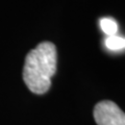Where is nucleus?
Segmentation results:
<instances>
[{
    "mask_svg": "<svg viewBox=\"0 0 125 125\" xmlns=\"http://www.w3.org/2000/svg\"><path fill=\"white\" fill-rule=\"evenodd\" d=\"M105 47L111 51H121L125 49V38L115 36H109L105 39Z\"/></svg>",
    "mask_w": 125,
    "mask_h": 125,
    "instance_id": "obj_3",
    "label": "nucleus"
},
{
    "mask_svg": "<svg viewBox=\"0 0 125 125\" xmlns=\"http://www.w3.org/2000/svg\"><path fill=\"white\" fill-rule=\"evenodd\" d=\"M100 27L107 37L115 36L118 32V24L113 18H102L100 20Z\"/></svg>",
    "mask_w": 125,
    "mask_h": 125,
    "instance_id": "obj_4",
    "label": "nucleus"
},
{
    "mask_svg": "<svg viewBox=\"0 0 125 125\" xmlns=\"http://www.w3.org/2000/svg\"><path fill=\"white\" fill-rule=\"evenodd\" d=\"M56 71V48L50 42H43L26 55L23 79L32 93L42 95L50 89Z\"/></svg>",
    "mask_w": 125,
    "mask_h": 125,
    "instance_id": "obj_1",
    "label": "nucleus"
},
{
    "mask_svg": "<svg viewBox=\"0 0 125 125\" xmlns=\"http://www.w3.org/2000/svg\"><path fill=\"white\" fill-rule=\"evenodd\" d=\"M94 119L98 125H125V114L113 101H101L94 108Z\"/></svg>",
    "mask_w": 125,
    "mask_h": 125,
    "instance_id": "obj_2",
    "label": "nucleus"
}]
</instances>
